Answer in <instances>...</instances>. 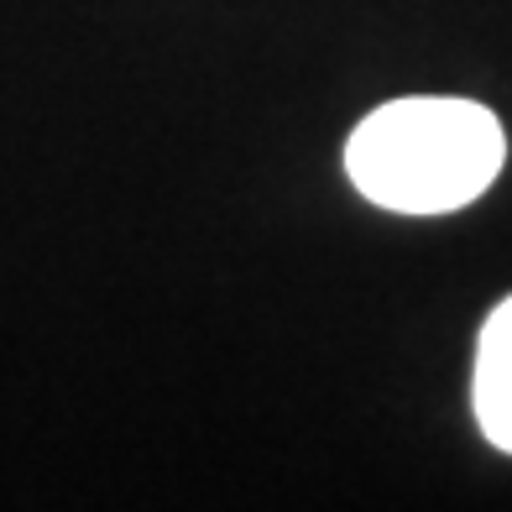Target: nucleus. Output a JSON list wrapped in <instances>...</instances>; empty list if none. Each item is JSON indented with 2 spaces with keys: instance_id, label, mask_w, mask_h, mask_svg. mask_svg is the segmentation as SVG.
Returning <instances> with one entry per match:
<instances>
[{
  "instance_id": "f257e3e1",
  "label": "nucleus",
  "mask_w": 512,
  "mask_h": 512,
  "mask_svg": "<svg viewBox=\"0 0 512 512\" xmlns=\"http://www.w3.org/2000/svg\"><path fill=\"white\" fill-rule=\"evenodd\" d=\"M507 136L476 100L418 95L377 105L345 142V173L382 209L450 215L492 189Z\"/></svg>"
},
{
  "instance_id": "f03ea898",
  "label": "nucleus",
  "mask_w": 512,
  "mask_h": 512,
  "mask_svg": "<svg viewBox=\"0 0 512 512\" xmlns=\"http://www.w3.org/2000/svg\"><path fill=\"white\" fill-rule=\"evenodd\" d=\"M476 424L497 450L512 455V298L492 309L476 340V377H471Z\"/></svg>"
}]
</instances>
